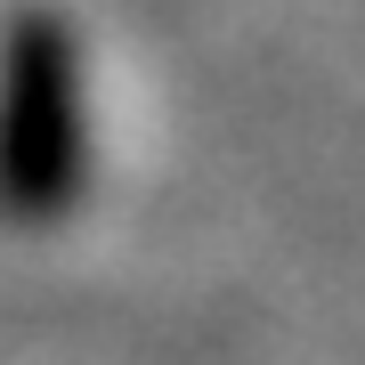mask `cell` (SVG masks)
<instances>
[{"mask_svg":"<svg viewBox=\"0 0 365 365\" xmlns=\"http://www.w3.org/2000/svg\"><path fill=\"white\" fill-rule=\"evenodd\" d=\"M81 179V73L57 25H25L0 57V211L49 220Z\"/></svg>","mask_w":365,"mask_h":365,"instance_id":"obj_1","label":"cell"}]
</instances>
